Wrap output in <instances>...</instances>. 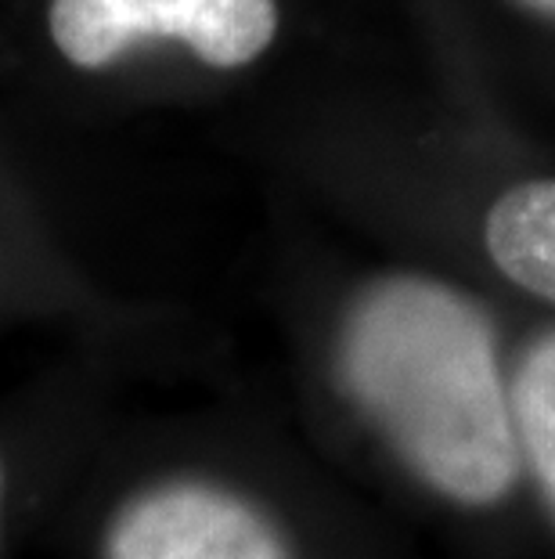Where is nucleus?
Returning <instances> with one entry per match:
<instances>
[{
    "label": "nucleus",
    "instance_id": "obj_1",
    "mask_svg": "<svg viewBox=\"0 0 555 559\" xmlns=\"http://www.w3.org/2000/svg\"><path fill=\"white\" fill-rule=\"evenodd\" d=\"M336 376L389 451L441 498L505 502L523 444L487 311L426 275H383L353 296L336 336Z\"/></svg>",
    "mask_w": 555,
    "mask_h": 559
},
{
    "label": "nucleus",
    "instance_id": "obj_2",
    "mask_svg": "<svg viewBox=\"0 0 555 559\" xmlns=\"http://www.w3.org/2000/svg\"><path fill=\"white\" fill-rule=\"evenodd\" d=\"M275 33V0H51V40L80 69L112 66L141 40H181L198 62L239 69Z\"/></svg>",
    "mask_w": 555,
    "mask_h": 559
},
{
    "label": "nucleus",
    "instance_id": "obj_3",
    "mask_svg": "<svg viewBox=\"0 0 555 559\" xmlns=\"http://www.w3.org/2000/svg\"><path fill=\"white\" fill-rule=\"evenodd\" d=\"M101 559H297V545L250 495L173 477L116 509L101 534Z\"/></svg>",
    "mask_w": 555,
    "mask_h": 559
},
{
    "label": "nucleus",
    "instance_id": "obj_4",
    "mask_svg": "<svg viewBox=\"0 0 555 559\" xmlns=\"http://www.w3.org/2000/svg\"><path fill=\"white\" fill-rule=\"evenodd\" d=\"M483 242L505 278L555 304V177L523 181L494 199Z\"/></svg>",
    "mask_w": 555,
    "mask_h": 559
},
{
    "label": "nucleus",
    "instance_id": "obj_5",
    "mask_svg": "<svg viewBox=\"0 0 555 559\" xmlns=\"http://www.w3.org/2000/svg\"><path fill=\"white\" fill-rule=\"evenodd\" d=\"M519 444L555 513V329L541 332L512 376Z\"/></svg>",
    "mask_w": 555,
    "mask_h": 559
},
{
    "label": "nucleus",
    "instance_id": "obj_6",
    "mask_svg": "<svg viewBox=\"0 0 555 559\" xmlns=\"http://www.w3.org/2000/svg\"><path fill=\"white\" fill-rule=\"evenodd\" d=\"M512 4L534 11V15H541V19H555V0H512Z\"/></svg>",
    "mask_w": 555,
    "mask_h": 559
},
{
    "label": "nucleus",
    "instance_id": "obj_7",
    "mask_svg": "<svg viewBox=\"0 0 555 559\" xmlns=\"http://www.w3.org/2000/svg\"><path fill=\"white\" fill-rule=\"evenodd\" d=\"M0 495H4V473H0Z\"/></svg>",
    "mask_w": 555,
    "mask_h": 559
}]
</instances>
